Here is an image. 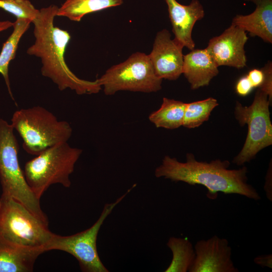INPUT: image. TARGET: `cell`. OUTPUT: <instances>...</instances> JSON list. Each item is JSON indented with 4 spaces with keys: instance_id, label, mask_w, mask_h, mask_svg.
I'll use <instances>...</instances> for the list:
<instances>
[{
    "instance_id": "8992f818",
    "label": "cell",
    "mask_w": 272,
    "mask_h": 272,
    "mask_svg": "<svg viewBox=\"0 0 272 272\" xmlns=\"http://www.w3.org/2000/svg\"><path fill=\"white\" fill-rule=\"evenodd\" d=\"M48 224L11 196L0 197V235L18 245L41 250L52 235Z\"/></svg>"
},
{
    "instance_id": "ac0fdd59",
    "label": "cell",
    "mask_w": 272,
    "mask_h": 272,
    "mask_svg": "<svg viewBox=\"0 0 272 272\" xmlns=\"http://www.w3.org/2000/svg\"><path fill=\"white\" fill-rule=\"evenodd\" d=\"M32 21L28 19H16L13 24V31L3 43L0 53V74L3 76L11 97L12 93L9 77V66L11 60L15 58L19 42L29 28Z\"/></svg>"
},
{
    "instance_id": "ffe728a7",
    "label": "cell",
    "mask_w": 272,
    "mask_h": 272,
    "mask_svg": "<svg viewBox=\"0 0 272 272\" xmlns=\"http://www.w3.org/2000/svg\"><path fill=\"white\" fill-rule=\"evenodd\" d=\"M172 253V258L165 272H187L193 264L195 250L186 238L171 237L167 243Z\"/></svg>"
},
{
    "instance_id": "6da1fadb",
    "label": "cell",
    "mask_w": 272,
    "mask_h": 272,
    "mask_svg": "<svg viewBox=\"0 0 272 272\" xmlns=\"http://www.w3.org/2000/svg\"><path fill=\"white\" fill-rule=\"evenodd\" d=\"M58 9L52 5L39 10L32 22L35 40L27 53L41 59L42 75L50 79L60 91L69 88L78 95L97 93L102 88L97 80L90 81L78 78L66 63L64 53L71 36L67 31L54 25Z\"/></svg>"
},
{
    "instance_id": "8fae6325",
    "label": "cell",
    "mask_w": 272,
    "mask_h": 272,
    "mask_svg": "<svg viewBox=\"0 0 272 272\" xmlns=\"http://www.w3.org/2000/svg\"><path fill=\"white\" fill-rule=\"evenodd\" d=\"M183 48L171 39V35L167 29L157 33L152 50L148 56L158 78L174 81L182 74Z\"/></svg>"
},
{
    "instance_id": "2e32d148",
    "label": "cell",
    "mask_w": 272,
    "mask_h": 272,
    "mask_svg": "<svg viewBox=\"0 0 272 272\" xmlns=\"http://www.w3.org/2000/svg\"><path fill=\"white\" fill-rule=\"evenodd\" d=\"M250 14L236 15L231 24L237 26L251 36H257L265 42L272 43V0H261Z\"/></svg>"
},
{
    "instance_id": "9a60e30c",
    "label": "cell",
    "mask_w": 272,
    "mask_h": 272,
    "mask_svg": "<svg viewBox=\"0 0 272 272\" xmlns=\"http://www.w3.org/2000/svg\"><path fill=\"white\" fill-rule=\"evenodd\" d=\"M43 252L12 242L0 235V272H28Z\"/></svg>"
},
{
    "instance_id": "9c48e42d",
    "label": "cell",
    "mask_w": 272,
    "mask_h": 272,
    "mask_svg": "<svg viewBox=\"0 0 272 272\" xmlns=\"http://www.w3.org/2000/svg\"><path fill=\"white\" fill-rule=\"evenodd\" d=\"M133 187L129 189L115 202L105 204L99 218L89 228L70 236H60L52 233L44 247V251L59 250L70 253L77 259L81 270L84 272H108L97 252V236L106 218Z\"/></svg>"
},
{
    "instance_id": "ba28073f",
    "label": "cell",
    "mask_w": 272,
    "mask_h": 272,
    "mask_svg": "<svg viewBox=\"0 0 272 272\" xmlns=\"http://www.w3.org/2000/svg\"><path fill=\"white\" fill-rule=\"evenodd\" d=\"M97 80L106 95L119 91L156 92L161 89L163 80L156 76L148 55L140 52L112 66Z\"/></svg>"
},
{
    "instance_id": "d6986e66",
    "label": "cell",
    "mask_w": 272,
    "mask_h": 272,
    "mask_svg": "<svg viewBox=\"0 0 272 272\" xmlns=\"http://www.w3.org/2000/svg\"><path fill=\"white\" fill-rule=\"evenodd\" d=\"M186 104L164 97L159 109L152 112L149 119L157 127L177 128L182 126Z\"/></svg>"
},
{
    "instance_id": "7a4b0ae2",
    "label": "cell",
    "mask_w": 272,
    "mask_h": 272,
    "mask_svg": "<svg viewBox=\"0 0 272 272\" xmlns=\"http://www.w3.org/2000/svg\"><path fill=\"white\" fill-rule=\"evenodd\" d=\"M230 165L228 160L199 161L191 153L187 154L185 162L165 156L161 164L156 168L155 175L191 185H203L208 189L207 196L211 199H216L218 192H221L259 200L261 197L258 192L247 182V167L243 166L239 169H229Z\"/></svg>"
},
{
    "instance_id": "e0dca14e",
    "label": "cell",
    "mask_w": 272,
    "mask_h": 272,
    "mask_svg": "<svg viewBox=\"0 0 272 272\" xmlns=\"http://www.w3.org/2000/svg\"><path fill=\"white\" fill-rule=\"evenodd\" d=\"M123 0H65L58 7L56 16L80 22L86 15L120 6Z\"/></svg>"
},
{
    "instance_id": "4fadbf2b",
    "label": "cell",
    "mask_w": 272,
    "mask_h": 272,
    "mask_svg": "<svg viewBox=\"0 0 272 272\" xmlns=\"http://www.w3.org/2000/svg\"><path fill=\"white\" fill-rule=\"evenodd\" d=\"M168 7L174 40L190 50L194 49L192 31L195 23L205 16L203 7L198 0H192L183 5L176 0H164Z\"/></svg>"
},
{
    "instance_id": "5bb4252c",
    "label": "cell",
    "mask_w": 272,
    "mask_h": 272,
    "mask_svg": "<svg viewBox=\"0 0 272 272\" xmlns=\"http://www.w3.org/2000/svg\"><path fill=\"white\" fill-rule=\"evenodd\" d=\"M218 66L205 49H193L183 56L182 74L195 90L208 86L219 74Z\"/></svg>"
},
{
    "instance_id": "7c38bea8",
    "label": "cell",
    "mask_w": 272,
    "mask_h": 272,
    "mask_svg": "<svg viewBox=\"0 0 272 272\" xmlns=\"http://www.w3.org/2000/svg\"><path fill=\"white\" fill-rule=\"evenodd\" d=\"M195 257L189 272H238L231 258L232 249L225 238L214 235L197 241Z\"/></svg>"
},
{
    "instance_id": "5b68a950",
    "label": "cell",
    "mask_w": 272,
    "mask_h": 272,
    "mask_svg": "<svg viewBox=\"0 0 272 272\" xmlns=\"http://www.w3.org/2000/svg\"><path fill=\"white\" fill-rule=\"evenodd\" d=\"M11 124L0 118V181L3 194L18 201L43 222L48 223L39 199L26 180L18 160L19 144Z\"/></svg>"
},
{
    "instance_id": "484cf974",
    "label": "cell",
    "mask_w": 272,
    "mask_h": 272,
    "mask_svg": "<svg viewBox=\"0 0 272 272\" xmlns=\"http://www.w3.org/2000/svg\"><path fill=\"white\" fill-rule=\"evenodd\" d=\"M254 262L263 267L272 268V254L259 255L254 259Z\"/></svg>"
},
{
    "instance_id": "cb8c5ba5",
    "label": "cell",
    "mask_w": 272,
    "mask_h": 272,
    "mask_svg": "<svg viewBox=\"0 0 272 272\" xmlns=\"http://www.w3.org/2000/svg\"><path fill=\"white\" fill-rule=\"evenodd\" d=\"M253 87L247 76H243L237 81L235 90L237 94L241 96H246L252 91Z\"/></svg>"
},
{
    "instance_id": "83f0119b",
    "label": "cell",
    "mask_w": 272,
    "mask_h": 272,
    "mask_svg": "<svg viewBox=\"0 0 272 272\" xmlns=\"http://www.w3.org/2000/svg\"><path fill=\"white\" fill-rule=\"evenodd\" d=\"M13 22L9 21H0V32L13 27Z\"/></svg>"
},
{
    "instance_id": "52a82bcc",
    "label": "cell",
    "mask_w": 272,
    "mask_h": 272,
    "mask_svg": "<svg viewBox=\"0 0 272 272\" xmlns=\"http://www.w3.org/2000/svg\"><path fill=\"white\" fill-rule=\"evenodd\" d=\"M268 95L259 88L249 106L236 101L234 115L241 126L246 124L248 133L244 144L232 162L242 166L250 162L262 149L272 144V124Z\"/></svg>"
},
{
    "instance_id": "4316f807",
    "label": "cell",
    "mask_w": 272,
    "mask_h": 272,
    "mask_svg": "<svg viewBox=\"0 0 272 272\" xmlns=\"http://www.w3.org/2000/svg\"><path fill=\"white\" fill-rule=\"evenodd\" d=\"M271 165H269L266 177L264 189L267 198L272 201Z\"/></svg>"
},
{
    "instance_id": "30bf717a",
    "label": "cell",
    "mask_w": 272,
    "mask_h": 272,
    "mask_svg": "<svg viewBox=\"0 0 272 272\" xmlns=\"http://www.w3.org/2000/svg\"><path fill=\"white\" fill-rule=\"evenodd\" d=\"M248 39L245 31L231 24L221 34L211 38L206 49L218 66L242 69L246 66L244 46Z\"/></svg>"
},
{
    "instance_id": "3957f363",
    "label": "cell",
    "mask_w": 272,
    "mask_h": 272,
    "mask_svg": "<svg viewBox=\"0 0 272 272\" xmlns=\"http://www.w3.org/2000/svg\"><path fill=\"white\" fill-rule=\"evenodd\" d=\"M11 121L23 140L24 149L33 155L60 143L67 142L72 134L68 122L58 120L52 113L39 106L15 111Z\"/></svg>"
},
{
    "instance_id": "d4e9b609",
    "label": "cell",
    "mask_w": 272,
    "mask_h": 272,
    "mask_svg": "<svg viewBox=\"0 0 272 272\" xmlns=\"http://www.w3.org/2000/svg\"><path fill=\"white\" fill-rule=\"evenodd\" d=\"M247 77L253 88H259L263 83L264 74L262 70L254 69L249 72Z\"/></svg>"
},
{
    "instance_id": "7402d4cb",
    "label": "cell",
    "mask_w": 272,
    "mask_h": 272,
    "mask_svg": "<svg viewBox=\"0 0 272 272\" xmlns=\"http://www.w3.org/2000/svg\"><path fill=\"white\" fill-rule=\"evenodd\" d=\"M0 8L16 19H28L32 22L39 12L29 0H0Z\"/></svg>"
},
{
    "instance_id": "277c9868",
    "label": "cell",
    "mask_w": 272,
    "mask_h": 272,
    "mask_svg": "<svg viewBox=\"0 0 272 272\" xmlns=\"http://www.w3.org/2000/svg\"><path fill=\"white\" fill-rule=\"evenodd\" d=\"M82 153L81 149L62 142L47 149L26 162L24 175L35 196L40 199L53 184L70 187V176Z\"/></svg>"
},
{
    "instance_id": "44dd1931",
    "label": "cell",
    "mask_w": 272,
    "mask_h": 272,
    "mask_svg": "<svg viewBox=\"0 0 272 272\" xmlns=\"http://www.w3.org/2000/svg\"><path fill=\"white\" fill-rule=\"evenodd\" d=\"M219 105L212 97L186 103L182 126L188 128L198 127L207 121L212 110Z\"/></svg>"
},
{
    "instance_id": "603a6c76",
    "label": "cell",
    "mask_w": 272,
    "mask_h": 272,
    "mask_svg": "<svg viewBox=\"0 0 272 272\" xmlns=\"http://www.w3.org/2000/svg\"><path fill=\"white\" fill-rule=\"evenodd\" d=\"M264 74V79L262 85L258 88L266 93L270 103L272 99V63L268 61L261 69Z\"/></svg>"
},
{
    "instance_id": "f1b7e54d",
    "label": "cell",
    "mask_w": 272,
    "mask_h": 272,
    "mask_svg": "<svg viewBox=\"0 0 272 272\" xmlns=\"http://www.w3.org/2000/svg\"><path fill=\"white\" fill-rule=\"evenodd\" d=\"M246 1L254 3L255 5L258 4L261 0H245Z\"/></svg>"
}]
</instances>
